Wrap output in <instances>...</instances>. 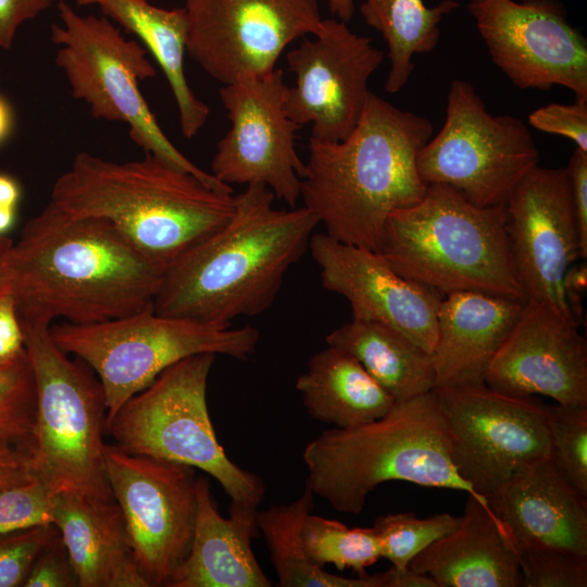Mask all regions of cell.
I'll return each mask as SVG.
<instances>
[{"mask_svg": "<svg viewBox=\"0 0 587 587\" xmlns=\"http://www.w3.org/2000/svg\"><path fill=\"white\" fill-rule=\"evenodd\" d=\"M314 494L305 486L296 500L255 511V522L264 536L282 587H387V573L344 577L332 574L308 558L300 532L314 510Z\"/></svg>", "mask_w": 587, "mask_h": 587, "instance_id": "f1b7e54d", "label": "cell"}, {"mask_svg": "<svg viewBox=\"0 0 587 587\" xmlns=\"http://www.w3.org/2000/svg\"><path fill=\"white\" fill-rule=\"evenodd\" d=\"M521 587H586L587 555L544 547L514 546Z\"/></svg>", "mask_w": 587, "mask_h": 587, "instance_id": "e575fe53", "label": "cell"}, {"mask_svg": "<svg viewBox=\"0 0 587 587\" xmlns=\"http://www.w3.org/2000/svg\"><path fill=\"white\" fill-rule=\"evenodd\" d=\"M21 198V188L17 182L7 174L0 173V211L16 212Z\"/></svg>", "mask_w": 587, "mask_h": 587, "instance_id": "bcb514c9", "label": "cell"}, {"mask_svg": "<svg viewBox=\"0 0 587 587\" xmlns=\"http://www.w3.org/2000/svg\"><path fill=\"white\" fill-rule=\"evenodd\" d=\"M104 472L125 520L135 561L150 587H166L186 558L197 514L195 469L103 447Z\"/></svg>", "mask_w": 587, "mask_h": 587, "instance_id": "4fadbf2b", "label": "cell"}, {"mask_svg": "<svg viewBox=\"0 0 587 587\" xmlns=\"http://www.w3.org/2000/svg\"><path fill=\"white\" fill-rule=\"evenodd\" d=\"M164 271L107 220L49 202L13 241L3 290L21 322L93 324L153 309Z\"/></svg>", "mask_w": 587, "mask_h": 587, "instance_id": "6da1fadb", "label": "cell"}, {"mask_svg": "<svg viewBox=\"0 0 587 587\" xmlns=\"http://www.w3.org/2000/svg\"><path fill=\"white\" fill-rule=\"evenodd\" d=\"M35 417V384L26 350L0 364V444L27 448Z\"/></svg>", "mask_w": 587, "mask_h": 587, "instance_id": "836d02e7", "label": "cell"}, {"mask_svg": "<svg viewBox=\"0 0 587 587\" xmlns=\"http://www.w3.org/2000/svg\"><path fill=\"white\" fill-rule=\"evenodd\" d=\"M538 165L539 151L525 123L489 113L464 79L450 84L444 125L416 154L427 185L451 187L483 208L504 204Z\"/></svg>", "mask_w": 587, "mask_h": 587, "instance_id": "8fae6325", "label": "cell"}, {"mask_svg": "<svg viewBox=\"0 0 587 587\" xmlns=\"http://www.w3.org/2000/svg\"><path fill=\"white\" fill-rule=\"evenodd\" d=\"M21 325L35 384L27 445L33 475L54 495L71 491L114 499L104 472L107 404L98 376L55 345L49 324Z\"/></svg>", "mask_w": 587, "mask_h": 587, "instance_id": "52a82bcc", "label": "cell"}, {"mask_svg": "<svg viewBox=\"0 0 587 587\" xmlns=\"http://www.w3.org/2000/svg\"><path fill=\"white\" fill-rule=\"evenodd\" d=\"M104 16L141 39L163 71L174 96L183 136L191 139L208 121L210 109L191 90L184 70L188 22L184 8L163 9L148 0H98Z\"/></svg>", "mask_w": 587, "mask_h": 587, "instance_id": "4316f807", "label": "cell"}, {"mask_svg": "<svg viewBox=\"0 0 587 587\" xmlns=\"http://www.w3.org/2000/svg\"><path fill=\"white\" fill-rule=\"evenodd\" d=\"M215 358L199 353L166 369L120 408L107 432L125 452L201 470L230 502L257 509L264 483L227 457L209 414L207 387Z\"/></svg>", "mask_w": 587, "mask_h": 587, "instance_id": "ba28073f", "label": "cell"}, {"mask_svg": "<svg viewBox=\"0 0 587 587\" xmlns=\"http://www.w3.org/2000/svg\"><path fill=\"white\" fill-rule=\"evenodd\" d=\"M12 126V111L7 101L0 97V142H2L10 135Z\"/></svg>", "mask_w": 587, "mask_h": 587, "instance_id": "c3c4849f", "label": "cell"}, {"mask_svg": "<svg viewBox=\"0 0 587 587\" xmlns=\"http://www.w3.org/2000/svg\"><path fill=\"white\" fill-rule=\"evenodd\" d=\"M50 202L71 216L107 220L165 268L235 210L234 192L215 190L150 153L115 162L82 151L55 179Z\"/></svg>", "mask_w": 587, "mask_h": 587, "instance_id": "277c9868", "label": "cell"}, {"mask_svg": "<svg viewBox=\"0 0 587 587\" xmlns=\"http://www.w3.org/2000/svg\"><path fill=\"white\" fill-rule=\"evenodd\" d=\"M23 587H78L59 530L36 557Z\"/></svg>", "mask_w": 587, "mask_h": 587, "instance_id": "f35d334b", "label": "cell"}, {"mask_svg": "<svg viewBox=\"0 0 587 587\" xmlns=\"http://www.w3.org/2000/svg\"><path fill=\"white\" fill-rule=\"evenodd\" d=\"M274 199L262 184L236 195L230 218L166 266L153 311L221 326L266 311L320 224L305 207L276 209Z\"/></svg>", "mask_w": 587, "mask_h": 587, "instance_id": "7a4b0ae2", "label": "cell"}, {"mask_svg": "<svg viewBox=\"0 0 587 587\" xmlns=\"http://www.w3.org/2000/svg\"><path fill=\"white\" fill-rule=\"evenodd\" d=\"M495 65L520 89L560 85L587 99V40L558 0H470Z\"/></svg>", "mask_w": 587, "mask_h": 587, "instance_id": "2e32d148", "label": "cell"}, {"mask_svg": "<svg viewBox=\"0 0 587 587\" xmlns=\"http://www.w3.org/2000/svg\"><path fill=\"white\" fill-rule=\"evenodd\" d=\"M325 342L353 357L396 402L435 388L433 353L389 326L352 319Z\"/></svg>", "mask_w": 587, "mask_h": 587, "instance_id": "83f0119b", "label": "cell"}, {"mask_svg": "<svg viewBox=\"0 0 587 587\" xmlns=\"http://www.w3.org/2000/svg\"><path fill=\"white\" fill-rule=\"evenodd\" d=\"M505 214L526 301L544 302L578 327L562 288L566 270L582 259L565 167L532 170L505 202Z\"/></svg>", "mask_w": 587, "mask_h": 587, "instance_id": "ac0fdd59", "label": "cell"}, {"mask_svg": "<svg viewBox=\"0 0 587 587\" xmlns=\"http://www.w3.org/2000/svg\"><path fill=\"white\" fill-rule=\"evenodd\" d=\"M488 503L513 547H544L587 555V497L550 459L514 474Z\"/></svg>", "mask_w": 587, "mask_h": 587, "instance_id": "44dd1931", "label": "cell"}, {"mask_svg": "<svg viewBox=\"0 0 587 587\" xmlns=\"http://www.w3.org/2000/svg\"><path fill=\"white\" fill-rule=\"evenodd\" d=\"M25 350L24 334L13 298L0 292V364L10 362Z\"/></svg>", "mask_w": 587, "mask_h": 587, "instance_id": "b9f144b4", "label": "cell"}, {"mask_svg": "<svg viewBox=\"0 0 587 587\" xmlns=\"http://www.w3.org/2000/svg\"><path fill=\"white\" fill-rule=\"evenodd\" d=\"M459 476L486 499L517 472L550 459L548 409L486 384L434 388Z\"/></svg>", "mask_w": 587, "mask_h": 587, "instance_id": "7c38bea8", "label": "cell"}, {"mask_svg": "<svg viewBox=\"0 0 587 587\" xmlns=\"http://www.w3.org/2000/svg\"><path fill=\"white\" fill-rule=\"evenodd\" d=\"M460 521L461 516L450 513L426 519L416 517L412 512L389 513L377 516L373 528L380 542L382 558L396 570H404L416 554L452 532Z\"/></svg>", "mask_w": 587, "mask_h": 587, "instance_id": "1f68e13d", "label": "cell"}, {"mask_svg": "<svg viewBox=\"0 0 587 587\" xmlns=\"http://www.w3.org/2000/svg\"><path fill=\"white\" fill-rule=\"evenodd\" d=\"M187 52L223 85L276 67L295 40L323 27L317 0H186Z\"/></svg>", "mask_w": 587, "mask_h": 587, "instance_id": "9a60e30c", "label": "cell"}, {"mask_svg": "<svg viewBox=\"0 0 587 587\" xmlns=\"http://www.w3.org/2000/svg\"><path fill=\"white\" fill-rule=\"evenodd\" d=\"M27 448L0 444V488L34 478Z\"/></svg>", "mask_w": 587, "mask_h": 587, "instance_id": "7bdbcfd3", "label": "cell"}, {"mask_svg": "<svg viewBox=\"0 0 587 587\" xmlns=\"http://www.w3.org/2000/svg\"><path fill=\"white\" fill-rule=\"evenodd\" d=\"M78 5L97 4L98 0H75Z\"/></svg>", "mask_w": 587, "mask_h": 587, "instance_id": "f907efd6", "label": "cell"}, {"mask_svg": "<svg viewBox=\"0 0 587 587\" xmlns=\"http://www.w3.org/2000/svg\"><path fill=\"white\" fill-rule=\"evenodd\" d=\"M485 384L501 394L587 405V342L577 326L544 302L525 301L492 358Z\"/></svg>", "mask_w": 587, "mask_h": 587, "instance_id": "ffe728a7", "label": "cell"}, {"mask_svg": "<svg viewBox=\"0 0 587 587\" xmlns=\"http://www.w3.org/2000/svg\"><path fill=\"white\" fill-rule=\"evenodd\" d=\"M562 288L571 314L576 324L579 325L583 316V297L587 289L586 262L580 264L574 263L566 270Z\"/></svg>", "mask_w": 587, "mask_h": 587, "instance_id": "ee69618b", "label": "cell"}, {"mask_svg": "<svg viewBox=\"0 0 587 587\" xmlns=\"http://www.w3.org/2000/svg\"><path fill=\"white\" fill-rule=\"evenodd\" d=\"M550 461L587 497V405H547Z\"/></svg>", "mask_w": 587, "mask_h": 587, "instance_id": "d6a6232c", "label": "cell"}, {"mask_svg": "<svg viewBox=\"0 0 587 587\" xmlns=\"http://www.w3.org/2000/svg\"><path fill=\"white\" fill-rule=\"evenodd\" d=\"M53 525L67 549L78 587H150L135 561L114 499L57 494Z\"/></svg>", "mask_w": 587, "mask_h": 587, "instance_id": "d4e9b609", "label": "cell"}, {"mask_svg": "<svg viewBox=\"0 0 587 587\" xmlns=\"http://www.w3.org/2000/svg\"><path fill=\"white\" fill-rule=\"evenodd\" d=\"M54 494L32 479L0 488V534L53 524Z\"/></svg>", "mask_w": 587, "mask_h": 587, "instance_id": "d590c367", "label": "cell"}, {"mask_svg": "<svg viewBox=\"0 0 587 587\" xmlns=\"http://www.w3.org/2000/svg\"><path fill=\"white\" fill-rule=\"evenodd\" d=\"M55 0H0V48L10 49L22 24L50 8Z\"/></svg>", "mask_w": 587, "mask_h": 587, "instance_id": "60d3db41", "label": "cell"}, {"mask_svg": "<svg viewBox=\"0 0 587 587\" xmlns=\"http://www.w3.org/2000/svg\"><path fill=\"white\" fill-rule=\"evenodd\" d=\"M505 223V203L477 207L451 187L429 184L419 202L390 213L376 252L442 296L479 291L526 301Z\"/></svg>", "mask_w": 587, "mask_h": 587, "instance_id": "8992f818", "label": "cell"}, {"mask_svg": "<svg viewBox=\"0 0 587 587\" xmlns=\"http://www.w3.org/2000/svg\"><path fill=\"white\" fill-rule=\"evenodd\" d=\"M295 387L308 414L335 428L373 422L396 403L353 357L328 345L309 359Z\"/></svg>", "mask_w": 587, "mask_h": 587, "instance_id": "484cf974", "label": "cell"}, {"mask_svg": "<svg viewBox=\"0 0 587 587\" xmlns=\"http://www.w3.org/2000/svg\"><path fill=\"white\" fill-rule=\"evenodd\" d=\"M61 23L52 24L55 63L66 76L74 98L83 100L95 118L125 123L145 153L188 172L209 187L234 192L186 158L166 137L143 98L139 80L155 76L147 50L126 39L107 16L80 15L67 2L58 3Z\"/></svg>", "mask_w": 587, "mask_h": 587, "instance_id": "30bf717a", "label": "cell"}, {"mask_svg": "<svg viewBox=\"0 0 587 587\" xmlns=\"http://www.w3.org/2000/svg\"><path fill=\"white\" fill-rule=\"evenodd\" d=\"M433 124L370 92L352 133L336 142L310 138L300 183L303 207L340 242L377 251L388 216L427 189L416 167Z\"/></svg>", "mask_w": 587, "mask_h": 587, "instance_id": "3957f363", "label": "cell"}, {"mask_svg": "<svg viewBox=\"0 0 587 587\" xmlns=\"http://www.w3.org/2000/svg\"><path fill=\"white\" fill-rule=\"evenodd\" d=\"M438 587H521L513 545L487 500L467 495L459 525L408 565Z\"/></svg>", "mask_w": 587, "mask_h": 587, "instance_id": "cb8c5ba5", "label": "cell"}, {"mask_svg": "<svg viewBox=\"0 0 587 587\" xmlns=\"http://www.w3.org/2000/svg\"><path fill=\"white\" fill-rule=\"evenodd\" d=\"M459 7L455 0H442L430 8L423 0H363L360 12L364 22L387 45L386 92L394 95L404 87L415 66L413 57L436 48L441 20Z\"/></svg>", "mask_w": 587, "mask_h": 587, "instance_id": "f546056e", "label": "cell"}, {"mask_svg": "<svg viewBox=\"0 0 587 587\" xmlns=\"http://www.w3.org/2000/svg\"><path fill=\"white\" fill-rule=\"evenodd\" d=\"M13 241L4 236H0V292L3 291V272L7 255L11 249Z\"/></svg>", "mask_w": 587, "mask_h": 587, "instance_id": "681fc988", "label": "cell"}, {"mask_svg": "<svg viewBox=\"0 0 587 587\" xmlns=\"http://www.w3.org/2000/svg\"><path fill=\"white\" fill-rule=\"evenodd\" d=\"M305 554L316 565L351 569L358 575L382 558L380 542L373 527L349 528L336 520L308 514L300 532Z\"/></svg>", "mask_w": 587, "mask_h": 587, "instance_id": "4dcf8cb0", "label": "cell"}, {"mask_svg": "<svg viewBox=\"0 0 587 587\" xmlns=\"http://www.w3.org/2000/svg\"><path fill=\"white\" fill-rule=\"evenodd\" d=\"M302 458L305 486L341 513L360 514L369 494L389 480L455 489L487 500L453 466L435 389L396 402L373 422L325 429L308 442Z\"/></svg>", "mask_w": 587, "mask_h": 587, "instance_id": "5b68a950", "label": "cell"}, {"mask_svg": "<svg viewBox=\"0 0 587 587\" xmlns=\"http://www.w3.org/2000/svg\"><path fill=\"white\" fill-rule=\"evenodd\" d=\"M286 59L296 76L285 103L289 118L299 127L312 124V139H346L361 117L370 78L382 65L384 52L346 22L328 18L320 33L303 37Z\"/></svg>", "mask_w": 587, "mask_h": 587, "instance_id": "e0dca14e", "label": "cell"}, {"mask_svg": "<svg viewBox=\"0 0 587 587\" xmlns=\"http://www.w3.org/2000/svg\"><path fill=\"white\" fill-rule=\"evenodd\" d=\"M330 12L338 20L350 22L354 13V0H327Z\"/></svg>", "mask_w": 587, "mask_h": 587, "instance_id": "7dc6e473", "label": "cell"}, {"mask_svg": "<svg viewBox=\"0 0 587 587\" xmlns=\"http://www.w3.org/2000/svg\"><path fill=\"white\" fill-rule=\"evenodd\" d=\"M387 573V587H438L437 583L428 575L407 567L396 570L390 567Z\"/></svg>", "mask_w": 587, "mask_h": 587, "instance_id": "f6af8a7d", "label": "cell"}, {"mask_svg": "<svg viewBox=\"0 0 587 587\" xmlns=\"http://www.w3.org/2000/svg\"><path fill=\"white\" fill-rule=\"evenodd\" d=\"M50 334L60 349L98 376L105 396V428L129 398L180 360L199 353L248 360L260 340L259 329L249 325L232 328L153 309L101 323L63 322L50 326Z\"/></svg>", "mask_w": 587, "mask_h": 587, "instance_id": "9c48e42d", "label": "cell"}, {"mask_svg": "<svg viewBox=\"0 0 587 587\" xmlns=\"http://www.w3.org/2000/svg\"><path fill=\"white\" fill-rule=\"evenodd\" d=\"M58 534L53 524L0 534V587H23L33 563Z\"/></svg>", "mask_w": 587, "mask_h": 587, "instance_id": "8d00e7d4", "label": "cell"}, {"mask_svg": "<svg viewBox=\"0 0 587 587\" xmlns=\"http://www.w3.org/2000/svg\"><path fill=\"white\" fill-rule=\"evenodd\" d=\"M309 250L323 287L349 302L352 319L389 326L433 353L441 294L398 274L376 251L325 233L312 235Z\"/></svg>", "mask_w": 587, "mask_h": 587, "instance_id": "d6986e66", "label": "cell"}, {"mask_svg": "<svg viewBox=\"0 0 587 587\" xmlns=\"http://www.w3.org/2000/svg\"><path fill=\"white\" fill-rule=\"evenodd\" d=\"M571 204L578 230L580 258H587V152L576 148L565 167Z\"/></svg>", "mask_w": 587, "mask_h": 587, "instance_id": "ab89813d", "label": "cell"}, {"mask_svg": "<svg viewBox=\"0 0 587 587\" xmlns=\"http://www.w3.org/2000/svg\"><path fill=\"white\" fill-rule=\"evenodd\" d=\"M525 301L479 291L442 297L433 350L435 388L485 384L488 366Z\"/></svg>", "mask_w": 587, "mask_h": 587, "instance_id": "7402d4cb", "label": "cell"}, {"mask_svg": "<svg viewBox=\"0 0 587 587\" xmlns=\"http://www.w3.org/2000/svg\"><path fill=\"white\" fill-rule=\"evenodd\" d=\"M284 72L275 67L224 85L218 93L230 128L217 142L211 174L220 182L262 184L275 198L297 207L304 162L296 150L299 127L286 113Z\"/></svg>", "mask_w": 587, "mask_h": 587, "instance_id": "5bb4252c", "label": "cell"}, {"mask_svg": "<svg viewBox=\"0 0 587 587\" xmlns=\"http://www.w3.org/2000/svg\"><path fill=\"white\" fill-rule=\"evenodd\" d=\"M255 508L230 502L223 517L210 482L197 478V514L189 551L166 587H270L252 550L258 536Z\"/></svg>", "mask_w": 587, "mask_h": 587, "instance_id": "603a6c76", "label": "cell"}, {"mask_svg": "<svg viewBox=\"0 0 587 587\" xmlns=\"http://www.w3.org/2000/svg\"><path fill=\"white\" fill-rule=\"evenodd\" d=\"M528 123L544 133L566 137L587 152V99L540 107L529 114Z\"/></svg>", "mask_w": 587, "mask_h": 587, "instance_id": "74e56055", "label": "cell"}]
</instances>
